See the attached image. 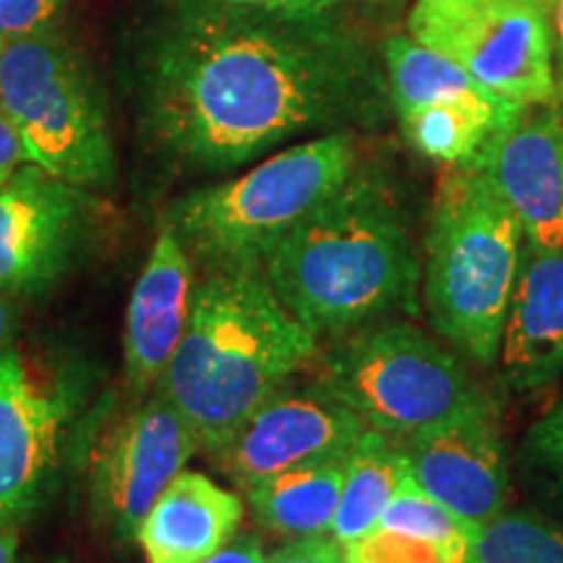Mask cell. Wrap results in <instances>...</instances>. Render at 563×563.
<instances>
[{
	"label": "cell",
	"instance_id": "1",
	"mask_svg": "<svg viewBox=\"0 0 563 563\" xmlns=\"http://www.w3.org/2000/svg\"><path fill=\"white\" fill-rule=\"evenodd\" d=\"M308 21L183 19L150 76L146 118L165 152L196 170H230L300 133L378 115V81Z\"/></svg>",
	"mask_w": 563,
	"mask_h": 563
},
{
	"label": "cell",
	"instance_id": "2",
	"mask_svg": "<svg viewBox=\"0 0 563 563\" xmlns=\"http://www.w3.org/2000/svg\"><path fill=\"white\" fill-rule=\"evenodd\" d=\"M319 357V336L282 306L264 264L196 272L191 319L154 386L209 456Z\"/></svg>",
	"mask_w": 563,
	"mask_h": 563
},
{
	"label": "cell",
	"instance_id": "3",
	"mask_svg": "<svg viewBox=\"0 0 563 563\" xmlns=\"http://www.w3.org/2000/svg\"><path fill=\"white\" fill-rule=\"evenodd\" d=\"M282 306L319 340L391 316H415L420 266L397 203L368 175H352L266 253Z\"/></svg>",
	"mask_w": 563,
	"mask_h": 563
},
{
	"label": "cell",
	"instance_id": "4",
	"mask_svg": "<svg viewBox=\"0 0 563 563\" xmlns=\"http://www.w3.org/2000/svg\"><path fill=\"white\" fill-rule=\"evenodd\" d=\"M525 235L475 167L443 173L426 238L422 298L431 327L477 365L498 361Z\"/></svg>",
	"mask_w": 563,
	"mask_h": 563
},
{
	"label": "cell",
	"instance_id": "5",
	"mask_svg": "<svg viewBox=\"0 0 563 563\" xmlns=\"http://www.w3.org/2000/svg\"><path fill=\"white\" fill-rule=\"evenodd\" d=\"M347 131L302 141L241 178L186 194L167 209L170 228L196 272L264 264L266 253L355 175Z\"/></svg>",
	"mask_w": 563,
	"mask_h": 563
},
{
	"label": "cell",
	"instance_id": "6",
	"mask_svg": "<svg viewBox=\"0 0 563 563\" xmlns=\"http://www.w3.org/2000/svg\"><path fill=\"white\" fill-rule=\"evenodd\" d=\"M316 384L394 441L490 402L460 357L407 321H376L319 352Z\"/></svg>",
	"mask_w": 563,
	"mask_h": 563
},
{
	"label": "cell",
	"instance_id": "7",
	"mask_svg": "<svg viewBox=\"0 0 563 563\" xmlns=\"http://www.w3.org/2000/svg\"><path fill=\"white\" fill-rule=\"evenodd\" d=\"M0 108L42 170L79 188L115 180L102 91L76 47L53 30L0 42Z\"/></svg>",
	"mask_w": 563,
	"mask_h": 563
},
{
	"label": "cell",
	"instance_id": "8",
	"mask_svg": "<svg viewBox=\"0 0 563 563\" xmlns=\"http://www.w3.org/2000/svg\"><path fill=\"white\" fill-rule=\"evenodd\" d=\"M89 376L11 344L0 357V527L19 530L58 483L81 431Z\"/></svg>",
	"mask_w": 563,
	"mask_h": 563
},
{
	"label": "cell",
	"instance_id": "9",
	"mask_svg": "<svg viewBox=\"0 0 563 563\" xmlns=\"http://www.w3.org/2000/svg\"><path fill=\"white\" fill-rule=\"evenodd\" d=\"M407 26L490 95L525 108L555 100L551 30L538 0H418Z\"/></svg>",
	"mask_w": 563,
	"mask_h": 563
},
{
	"label": "cell",
	"instance_id": "10",
	"mask_svg": "<svg viewBox=\"0 0 563 563\" xmlns=\"http://www.w3.org/2000/svg\"><path fill=\"white\" fill-rule=\"evenodd\" d=\"M196 452L194 431L157 389L91 420L87 501L97 530L115 543H131L159 493Z\"/></svg>",
	"mask_w": 563,
	"mask_h": 563
},
{
	"label": "cell",
	"instance_id": "11",
	"mask_svg": "<svg viewBox=\"0 0 563 563\" xmlns=\"http://www.w3.org/2000/svg\"><path fill=\"white\" fill-rule=\"evenodd\" d=\"M84 188L34 162L0 186V292L40 298L74 269L87 235Z\"/></svg>",
	"mask_w": 563,
	"mask_h": 563
},
{
	"label": "cell",
	"instance_id": "12",
	"mask_svg": "<svg viewBox=\"0 0 563 563\" xmlns=\"http://www.w3.org/2000/svg\"><path fill=\"white\" fill-rule=\"evenodd\" d=\"M363 431L365 422L319 384L290 382L256 407L211 460L245 493L282 470L347 456Z\"/></svg>",
	"mask_w": 563,
	"mask_h": 563
},
{
	"label": "cell",
	"instance_id": "13",
	"mask_svg": "<svg viewBox=\"0 0 563 563\" xmlns=\"http://www.w3.org/2000/svg\"><path fill=\"white\" fill-rule=\"evenodd\" d=\"M397 443L412 481L473 530L506 511L511 467L493 399Z\"/></svg>",
	"mask_w": 563,
	"mask_h": 563
},
{
	"label": "cell",
	"instance_id": "14",
	"mask_svg": "<svg viewBox=\"0 0 563 563\" xmlns=\"http://www.w3.org/2000/svg\"><path fill=\"white\" fill-rule=\"evenodd\" d=\"M538 108V104H534ZM514 211L527 243L563 245V121L555 110L525 108L467 162Z\"/></svg>",
	"mask_w": 563,
	"mask_h": 563
},
{
	"label": "cell",
	"instance_id": "15",
	"mask_svg": "<svg viewBox=\"0 0 563 563\" xmlns=\"http://www.w3.org/2000/svg\"><path fill=\"white\" fill-rule=\"evenodd\" d=\"M194 292L196 266L178 235L162 222L125 308L123 371L131 397H144L159 384L186 334Z\"/></svg>",
	"mask_w": 563,
	"mask_h": 563
},
{
	"label": "cell",
	"instance_id": "16",
	"mask_svg": "<svg viewBox=\"0 0 563 563\" xmlns=\"http://www.w3.org/2000/svg\"><path fill=\"white\" fill-rule=\"evenodd\" d=\"M496 363L514 391L543 389L563 376V245L525 241Z\"/></svg>",
	"mask_w": 563,
	"mask_h": 563
},
{
	"label": "cell",
	"instance_id": "17",
	"mask_svg": "<svg viewBox=\"0 0 563 563\" xmlns=\"http://www.w3.org/2000/svg\"><path fill=\"white\" fill-rule=\"evenodd\" d=\"M245 501L203 473L183 470L136 527L146 563H201L241 530Z\"/></svg>",
	"mask_w": 563,
	"mask_h": 563
},
{
	"label": "cell",
	"instance_id": "18",
	"mask_svg": "<svg viewBox=\"0 0 563 563\" xmlns=\"http://www.w3.org/2000/svg\"><path fill=\"white\" fill-rule=\"evenodd\" d=\"M344 460L347 456L298 464L264 477L245 490V506L256 525L292 540L332 530L344 481Z\"/></svg>",
	"mask_w": 563,
	"mask_h": 563
},
{
	"label": "cell",
	"instance_id": "19",
	"mask_svg": "<svg viewBox=\"0 0 563 563\" xmlns=\"http://www.w3.org/2000/svg\"><path fill=\"white\" fill-rule=\"evenodd\" d=\"M386 68H389L391 100L399 115L422 104L452 102L509 123L525 110V104L490 95L456 63L420 45L418 40L391 37L386 42Z\"/></svg>",
	"mask_w": 563,
	"mask_h": 563
},
{
	"label": "cell",
	"instance_id": "20",
	"mask_svg": "<svg viewBox=\"0 0 563 563\" xmlns=\"http://www.w3.org/2000/svg\"><path fill=\"white\" fill-rule=\"evenodd\" d=\"M407 462L399 443L365 428L344 460V481L329 534L352 548L376 532L378 519L399 485L407 481Z\"/></svg>",
	"mask_w": 563,
	"mask_h": 563
},
{
	"label": "cell",
	"instance_id": "21",
	"mask_svg": "<svg viewBox=\"0 0 563 563\" xmlns=\"http://www.w3.org/2000/svg\"><path fill=\"white\" fill-rule=\"evenodd\" d=\"M410 144L426 157L446 165H467L490 133L504 129V121L464 104H422L399 115Z\"/></svg>",
	"mask_w": 563,
	"mask_h": 563
},
{
	"label": "cell",
	"instance_id": "22",
	"mask_svg": "<svg viewBox=\"0 0 563 563\" xmlns=\"http://www.w3.org/2000/svg\"><path fill=\"white\" fill-rule=\"evenodd\" d=\"M376 530L410 534L415 540H422L439 551L443 563H473L477 530L462 522L454 511H449L433 496H428L410 475L394 493L391 501L386 504Z\"/></svg>",
	"mask_w": 563,
	"mask_h": 563
},
{
	"label": "cell",
	"instance_id": "23",
	"mask_svg": "<svg viewBox=\"0 0 563 563\" xmlns=\"http://www.w3.org/2000/svg\"><path fill=\"white\" fill-rule=\"evenodd\" d=\"M473 563H563V522L534 509H506L475 532Z\"/></svg>",
	"mask_w": 563,
	"mask_h": 563
},
{
	"label": "cell",
	"instance_id": "24",
	"mask_svg": "<svg viewBox=\"0 0 563 563\" xmlns=\"http://www.w3.org/2000/svg\"><path fill=\"white\" fill-rule=\"evenodd\" d=\"M517 464L530 490L563 511V397L525 433Z\"/></svg>",
	"mask_w": 563,
	"mask_h": 563
},
{
	"label": "cell",
	"instance_id": "25",
	"mask_svg": "<svg viewBox=\"0 0 563 563\" xmlns=\"http://www.w3.org/2000/svg\"><path fill=\"white\" fill-rule=\"evenodd\" d=\"M350 563H443L435 548L410 534L376 530L347 548Z\"/></svg>",
	"mask_w": 563,
	"mask_h": 563
},
{
	"label": "cell",
	"instance_id": "26",
	"mask_svg": "<svg viewBox=\"0 0 563 563\" xmlns=\"http://www.w3.org/2000/svg\"><path fill=\"white\" fill-rule=\"evenodd\" d=\"M66 0H0V40L53 30Z\"/></svg>",
	"mask_w": 563,
	"mask_h": 563
},
{
	"label": "cell",
	"instance_id": "27",
	"mask_svg": "<svg viewBox=\"0 0 563 563\" xmlns=\"http://www.w3.org/2000/svg\"><path fill=\"white\" fill-rule=\"evenodd\" d=\"M266 563H350V555L347 548L323 532L290 540L272 555H266Z\"/></svg>",
	"mask_w": 563,
	"mask_h": 563
},
{
	"label": "cell",
	"instance_id": "28",
	"mask_svg": "<svg viewBox=\"0 0 563 563\" xmlns=\"http://www.w3.org/2000/svg\"><path fill=\"white\" fill-rule=\"evenodd\" d=\"M214 5H228V9H251L262 13H277V16L292 19H316L334 0H207Z\"/></svg>",
	"mask_w": 563,
	"mask_h": 563
},
{
	"label": "cell",
	"instance_id": "29",
	"mask_svg": "<svg viewBox=\"0 0 563 563\" xmlns=\"http://www.w3.org/2000/svg\"><path fill=\"white\" fill-rule=\"evenodd\" d=\"M30 162V154H26L24 141H21L19 131L13 129L3 108H0V186L5 180H11V175L19 170L21 165Z\"/></svg>",
	"mask_w": 563,
	"mask_h": 563
},
{
	"label": "cell",
	"instance_id": "30",
	"mask_svg": "<svg viewBox=\"0 0 563 563\" xmlns=\"http://www.w3.org/2000/svg\"><path fill=\"white\" fill-rule=\"evenodd\" d=\"M201 563H266V551L258 534L241 532Z\"/></svg>",
	"mask_w": 563,
	"mask_h": 563
},
{
	"label": "cell",
	"instance_id": "31",
	"mask_svg": "<svg viewBox=\"0 0 563 563\" xmlns=\"http://www.w3.org/2000/svg\"><path fill=\"white\" fill-rule=\"evenodd\" d=\"M13 344V308L9 295L0 292V357Z\"/></svg>",
	"mask_w": 563,
	"mask_h": 563
},
{
	"label": "cell",
	"instance_id": "32",
	"mask_svg": "<svg viewBox=\"0 0 563 563\" xmlns=\"http://www.w3.org/2000/svg\"><path fill=\"white\" fill-rule=\"evenodd\" d=\"M19 553V530L0 527V563H16Z\"/></svg>",
	"mask_w": 563,
	"mask_h": 563
},
{
	"label": "cell",
	"instance_id": "33",
	"mask_svg": "<svg viewBox=\"0 0 563 563\" xmlns=\"http://www.w3.org/2000/svg\"><path fill=\"white\" fill-rule=\"evenodd\" d=\"M555 26H559L561 51H563V0H559V5H555Z\"/></svg>",
	"mask_w": 563,
	"mask_h": 563
},
{
	"label": "cell",
	"instance_id": "34",
	"mask_svg": "<svg viewBox=\"0 0 563 563\" xmlns=\"http://www.w3.org/2000/svg\"><path fill=\"white\" fill-rule=\"evenodd\" d=\"M0 42H3V40H0Z\"/></svg>",
	"mask_w": 563,
	"mask_h": 563
}]
</instances>
